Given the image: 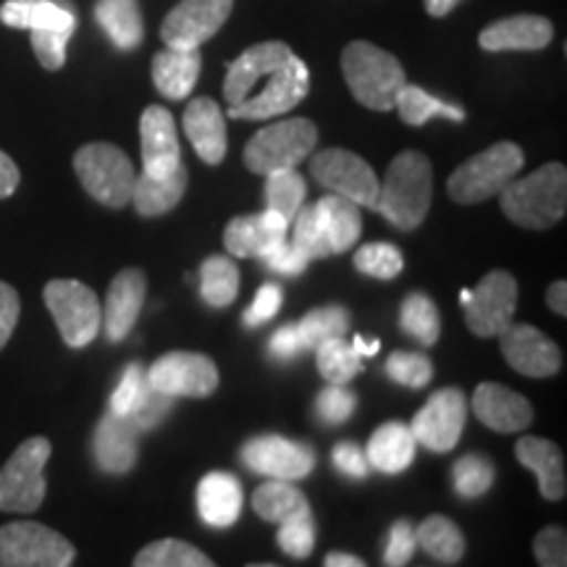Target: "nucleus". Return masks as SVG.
Returning a JSON list of instances; mask_svg holds the SVG:
<instances>
[{
    "mask_svg": "<svg viewBox=\"0 0 567 567\" xmlns=\"http://www.w3.org/2000/svg\"><path fill=\"white\" fill-rule=\"evenodd\" d=\"M318 142V126L310 118H284L264 126L245 147V163L252 174L268 176L281 168H295L310 158Z\"/></svg>",
    "mask_w": 567,
    "mask_h": 567,
    "instance_id": "7",
    "label": "nucleus"
},
{
    "mask_svg": "<svg viewBox=\"0 0 567 567\" xmlns=\"http://www.w3.org/2000/svg\"><path fill=\"white\" fill-rule=\"evenodd\" d=\"M465 308V323L476 337L492 339L513 323L517 310V281L507 271H492L471 289Z\"/></svg>",
    "mask_w": 567,
    "mask_h": 567,
    "instance_id": "13",
    "label": "nucleus"
},
{
    "mask_svg": "<svg viewBox=\"0 0 567 567\" xmlns=\"http://www.w3.org/2000/svg\"><path fill=\"white\" fill-rule=\"evenodd\" d=\"M0 21L11 30L27 32L76 30V13L63 0H6L0 6Z\"/></svg>",
    "mask_w": 567,
    "mask_h": 567,
    "instance_id": "26",
    "label": "nucleus"
},
{
    "mask_svg": "<svg viewBox=\"0 0 567 567\" xmlns=\"http://www.w3.org/2000/svg\"><path fill=\"white\" fill-rule=\"evenodd\" d=\"M352 347H354V352L360 354V358H373V354L379 352L381 342H379V339H373V342H365L363 337H354L352 339Z\"/></svg>",
    "mask_w": 567,
    "mask_h": 567,
    "instance_id": "62",
    "label": "nucleus"
},
{
    "mask_svg": "<svg viewBox=\"0 0 567 567\" xmlns=\"http://www.w3.org/2000/svg\"><path fill=\"white\" fill-rule=\"evenodd\" d=\"M417 547L429 551L436 563L457 565L465 555V536L450 517L431 515L415 530Z\"/></svg>",
    "mask_w": 567,
    "mask_h": 567,
    "instance_id": "34",
    "label": "nucleus"
},
{
    "mask_svg": "<svg viewBox=\"0 0 567 567\" xmlns=\"http://www.w3.org/2000/svg\"><path fill=\"white\" fill-rule=\"evenodd\" d=\"M153 389L168 396H210L218 389V368L197 352H168L147 368Z\"/></svg>",
    "mask_w": 567,
    "mask_h": 567,
    "instance_id": "16",
    "label": "nucleus"
},
{
    "mask_svg": "<svg viewBox=\"0 0 567 567\" xmlns=\"http://www.w3.org/2000/svg\"><path fill=\"white\" fill-rule=\"evenodd\" d=\"M19 179H21L19 166L9 158V155L0 151V200H6V197L17 193Z\"/></svg>",
    "mask_w": 567,
    "mask_h": 567,
    "instance_id": "58",
    "label": "nucleus"
},
{
    "mask_svg": "<svg viewBox=\"0 0 567 567\" xmlns=\"http://www.w3.org/2000/svg\"><path fill=\"white\" fill-rule=\"evenodd\" d=\"M200 51L166 48V51L153 55V84L168 101H184L187 95H193L195 84L200 80Z\"/></svg>",
    "mask_w": 567,
    "mask_h": 567,
    "instance_id": "28",
    "label": "nucleus"
},
{
    "mask_svg": "<svg viewBox=\"0 0 567 567\" xmlns=\"http://www.w3.org/2000/svg\"><path fill=\"white\" fill-rule=\"evenodd\" d=\"M386 375L400 386L423 389L434 379V363L421 352H392L386 360Z\"/></svg>",
    "mask_w": 567,
    "mask_h": 567,
    "instance_id": "44",
    "label": "nucleus"
},
{
    "mask_svg": "<svg viewBox=\"0 0 567 567\" xmlns=\"http://www.w3.org/2000/svg\"><path fill=\"white\" fill-rule=\"evenodd\" d=\"M534 557L542 567H565L567 565V534L565 528L549 526L536 536Z\"/></svg>",
    "mask_w": 567,
    "mask_h": 567,
    "instance_id": "52",
    "label": "nucleus"
},
{
    "mask_svg": "<svg viewBox=\"0 0 567 567\" xmlns=\"http://www.w3.org/2000/svg\"><path fill=\"white\" fill-rule=\"evenodd\" d=\"M310 176L329 193L342 195L354 205H365L373 210L375 200H379V176L368 166L365 158L344 151V147H329V151L313 155Z\"/></svg>",
    "mask_w": 567,
    "mask_h": 567,
    "instance_id": "11",
    "label": "nucleus"
},
{
    "mask_svg": "<svg viewBox=\"0 0 567 567\" xmlns=\"http://www.w3.org/2000/svg\"><path fill=\"white\" fill-rule=\"evenodd\" d=\"M515 455L538 478V488H542L544 499H563L567 488L565 457L555 442L538 436H523L515 446Z\"/></svg>",
    "mask_w": 567,
    "mask_h": 567,
    "instance_id": "27",
    "label": "nucleus"
},
{
    "mask_svg": "<svg viewBox=\"0 0 567 567\" xmlns=\"http://www.w3.org/2000/svg\"><path fill=\"white\" fill-rule=\"evenodd\" d=\"M342 74L354 101L371 111H392L396 92L408 84L402 63L365 40H354L344 48Z\"/></svg>",
    "mask_w": 567,
    "mask_h": 567,
    "instance_id": "4",
    "label": "nucleus"
},
{
    "mask_svg": "<svg viewBox=\"0 0 567 567\" xmlns=\"http://www.w3.org/2000/svg\"><path fill=\"white\" fill-rule=\"evenodd\" d=\"M555 38V27L547 17H536V13H517L488 24L478 34V45L488 53H505V51H544Z\"/></svg>",
    "mask_w": 567,
    "mask_h": 567,
    "instance_id": "22",
    "label": "nucleus"
},
{
    "mask_svg": "<svg viewBox=\"0 0 567 567\" xmlns=\"http://www.w3.org/2000/svg\"><path fill=\"white\" fill-rule=\"evenodd\" d=\"M268 352H271V358L281 360V363H287V360H295V358H300L302 352H308V347H305V342H302V334H300V329H297V323L281 326V329L271 337V342H268Z\"/></svg>",
    "mask_w": 567,
    "mask_h": 567,
    "instance_id": "56",
    "label": "nucleus"
},
{
    "mask_svg": "<svg viewBox=\"0 0 567 567\" xmlns=\"http://www.w3.org/2000/svg\"><path fill=\"white\" fill-rule=\"evenodd\" d=\"M147 295V279L140 268H124L111 281L109 297L103 305V326L109 342H124L137 323L142 305Z\"/></svg>",
    "mask_w": 567,
    "mask_h": 567,
    "instance_id": "20",
    "label": "nucleus"
},
{
    "mask_svg": "<svg viewBox=\"0 0 567 567\" xmlns=\"http://www.w3.org/2000/svg\"><path fill=\"white\" fill-rule=\"evenodd\" d=\"M400 326L417 344L434 347L439 334H442V318H439L436 302L423 292L408 295L400 310Z\"/></svg>",
    "mask_w": 567,
    "mask_h": 567,
    "instance_id": "37",
    "label": "nucleus"
},
{
    "mask_svg": "<svg viewBox=\"0 0 567 567\" xmlns=\"http://www.w3.org/2000/svg\"><path fill=\"white\" fill-rule=\"evenodd\" d=\"M502 210L523 229H551L567 210V172L563 163H547L538 172L509 179L499 193Z\"/></svg>",
    "mask_w": 567,
    "mask_h": 567,
    "instance_id": "3",
    "label": "nucleus"
},
{
    "mask_svg": "<svg viewBox=\"0 0 567 567\" xmlns=\"http://www.w3.org/2000/svg\"><path fill=\"white\" fill-rule=\"evenodd\" d=\"M137 431L124 417L105 413L92 436V457L111 476H124L137 463Z\"/></svg>",
    "mask_w": 567,
    "mask_h": 567,
    "instance_id": "24",
    "label": "nucleus"
},
{
    "mask_svg": "<svg viewBox=\"0 0 567 567\" xmlns=\"http://www.w3.org/2000/svg\"><path fill=\"white\" fill-rule=\"evenodd\" d=\"M310 90V71L287 42H258L226 66V116L266 122L297 109Z\"/></svg>",
    "mask_w": 567,
    "mask_h": 567,
    "instance_id": "1",
    "label": "nucleus"
},
{
    "mask_svg": "<svg viewBox=\"0 0 567 567\" xmlns=\"http://www.w3.org/2000/svg\"><path fill=\"white\" fill-rule=\"evenodd\" d=\"M467 421V396L463 389L446 386L431 394V400L417 410V415L410 423L415 442L423 444L425 450L444 455L452 452L463 436Z\"/></svg>",
    "mask_w": 567,
    "mask_h": 567,
    "instance_id": "12",
    "label": "nucleus"
},
{
    "mask_svg": "<svg viewBox=\"0 0 567 567\" xmlns=\"http://www.w3.org/2000/svg\"><path fill=\"white\" fill-rule=\"evenodd\" d=\"M452 484L463 499H478L494 484V465L484 455H465L452 467Z\"/></svg>",
    "mask_w": 567,
    "mask_h": 567,
    "instance_id": "43",
    "label": "nucleus"
},
{
    "mask_svg": "<svg viewBox=\"0 0 567 567\" xmlns=\"http://www.w3.org/2000/svg\"><path fill=\"white\" fill-rule=\"evenodd\" d=\"M331 460H334V467L342 476L347 478H365L368 476V457H365V450H360L354 442H339L334 446V452H331Z\"/></svg>",
    "mask_w": 567,
    "mask_h": 567,
    "instance_id": "55",
    "label": "nucleus"
},
{
    "mask_svg": "<svg viewBox=\"0 0 567 567\" xmlns=\"http://www.w3.org/2000/svg\"><path fill=\"white\" fill-rule=\"evenodd\" d=\"M423 3H425V11H429V17L442 19L446 13L455 11L463 0H423Z\"/></svg>",
    "mask_w": 567,
    "mask_h": 567,
    "instance_id": "60",
    "label": "nucleus"
},
{
    "mask_svg": "<svg viewBox=\"0 0 567 567\" xmlns=\"http://www.w3.org/2000/svg\"><path fill=\"white\" fill-rule=\"evenodd\" d=\"M415 549H417V538H415L413 523L396 520L394 526L389 528L386 549H384V565H389V567L408 565L410 559L415 557Z\"/></svg>",
    "mask_w": 567,
    "mask_h": 567,
    "instance_id": "51",
    "label": "nucleus"
},
{
    "mask_svg": "<svg viewBox=\"0 0 567 567\" xmlns=\"http://www.w3.org/2000/svg\"><path fill=\"white\" fill-rule=\"evenodd\" d=\"M137 567H210L213 559L205 557L193 544L179 542V538H161V542L147 544L145 549L134 557Z\"/></svg>",
    "mask_w": 567,
    "mask_h": 567,
    "instance_id": "40",
    "label": "nucleus"
},
{
    "mask_svg": "<svg viewBox=\"0 0 567 567\" xmlns=\"http://www.w3.org/2000/svg\"><path fill=\"white\" fill-rule=\"evenodd\" d=\"M292 221H295L292 245L297 247V250H302L310 260L329 258V255H331L329 243H326L321 226H318L313 205H302V208L297 210V216L292 218Z\"/></svg>",
    "mask_w": 567,
    "mask_h": 567,
    "instance_id": "45",
    "label": "nucleus"
},
{
    "mask_svg": "<svg viewBox=\"0 0 567 567\" xmlns=\"http://www.w3.org/2000/svg\"><path fill=\"white\" fill-rule=\"evenodd\" d=\"M289 221L271 208L255 216L231 218L224 231V245L234 258H260L274 252L281 243H287Z\"/></svg>",
    "mask_w": 567,
    "mask_h": 567,
    "instance_id": "19",
    "label": "nucleus"
},
{
    "mask_svg": "<svg viewBox=\"0 0 567 567\" xmlns=\"http://www.w3.org/2000/svg\"><path fill=\"white\" fill-rule=\"evenodd\" d=\"M74 172L84 193L105 208H124L132 203L134 174L132 158L111 142H90L74 153Z\"/></svg>",
    "mask_w": 567,
    "mask_h": 567,
    "instance_id": "5",
    "label": "nucleus"
},
{
    "mask_svg": "<svg viewBox=\"0 0 567 567\" xmlns=\"http://www.w3.org/2000/svg\"><path fill=\"white\" fill-rule=\"evenodd\" d=\"M32 48L38 61L48 71H59L66 63V45L74 38V32L69 30H48V32H30Z\"/></svg>",
    "mask_w": 567,
    "mask_h": 567,
    "instance_id": "50",
    "label": "nucleus"
},
{
    "mask_svg": "<svg viewBox=\"0 0 567 567\" xmlns=\"http://www.w3.org/2000/svg\"><path fill=\"white\" fill-rule=\"evenodd\" d=\"M95 21L118 51L130 53L142 45L145 21H142L140 0H97Z\"/></svg>",
    "mask_w": 567,
    "mask_h": 567,
    "instance_id": "32",
    "label": "nucleus"
},
{
    "mask_svg": "<svg viewBox=\"0 0 567 567\" xmlns=\"http://www.w3.org/2000/svg\"><path fill=\"white\" fill-rule=\"evenodd\" d=\"M434 197L431 161L417 151H405L389 163L384 182H379L375 208L400 231H413L425 221Z\"/></svg>",
    "mask_w": 567,
    "mask_h": 567,
    "instance_id": "2",
    "label": "nucleus"
},
{
    "mask_svg": "<svg viewBox=\"0 0 567 567\" xmlns=\"http://www.w3.org/2000/svg\"><path fill=\"white\" fill-rule=\"evenodd\" d=\"M305 197H308V184L295 168H281L266 176V208L281 213L289 224L305 205Z\"/></svg>",
    "mask_w": 567,
    "mask_h": 567,
    "instance_id": "39",
    "label": "nucleus"
},
{
    "mask_svg": "<svg viewBox=\"0 0 567 567\" xmlns=\"http://www.w3.org/2000/svg\"><path fill=\"white\" fill-rule=\"evenodd\" d=\"M239 292L237 264L224 255H210L200 268V295L210 308H229Z\"/></svg>",
    "mask_w": 567,
    "mask_h": 567,
    "instance_id": "36",
    "label": "nucleus"
},
{
    "mask_svg": "<svg viewBox=\"0 0 567 567\" xmlns=\"http://www.w3.org/2000/svg\"><path fill=\"white\" fill-rule=\"evenodd\" d=\"M394 109L400 111V118L410 126H423L429 124L431 118H450V122H465V111L460 105L439 101L436 95L425 92L423 87H415V84H405L400 92H396Z\"/></svg>",
    "mask_w": 567,
    "mask_h": 567,
    "instance_id": "35",
    "label": "nucleus"
},
{
    "mask_svg": "<svg viewBox=\"0 0 567 567\" xmlns=\"http://www.w3.org/2000/svg\"><path fill=\"white\" fill-rule=\"evenodd\" d=\"M45 305L51 310L61 339L71 350H82L101 334L103 305L87 284L76 279H53L45 284Z\"/></svg>",
    "mask_w": 567,
    "mask_h": 567,
    "instance_id": "9",
    "label": "nucleus"
},
{
    "mask_svg": "<svg viewBox=\"0 0 567 567\" xmlns=\"http://www.w3.org/2000/svg\"><path fill=\"white\" fill-rule=\"evenodd\" d=\"M245 505L243 484L226 471H213L197 484V513L210 528H231Z\"/></svg>",
    "mask_w": 567,
    "mask_h": 567,
    "instance_id": "25",
    "label": "nucleus"
},
{
    "mask_svg": "<svg viewBox=\"0 0 567 567\" xmlns=\"http://www.w3.org/2000/svg\"><path fill=\"white\" fill-rule=\"evenodd\" d=\"M19 310H21V302H19L17 289H13L11 284L0 281V350L9 344L13 329H17Z\"/></svg>",
    "mask_w": 567,
    "mask_h": 567,
    "instance_id": "57",
    "label": "nucleus"
},
{
    "mask_svg": "<svg viewBox=\"0 0 567 567\" xmlns=\"http://www.w3.org/2000/svg\"><path fill=\"white\" fill-rule=\"evenodd\" d=\"M234 0H182L163 19L161 40L166 48L200 51L203 42H208L226 24Z\"/></svg>",
    "mask_w": 567,
    "mask_h": 567,
    "instance_id": "14",
    "label": "nucleus"
},
{
    "mask_svg": "<svg viewBox=\"0 0 567 567\" xmlns=\"http://www.w3.org/2000/svg\"><path fill=\"white\" fill-rule=\"evenodd\" d=\"M473 413L496 434L526 431L534 421V408L523 394L505 384H481L473 394Z\"/></svg>",
    "mask_w": 567,
    "mask_h": 567,
    "instance_id": "21",
    "label": "nucleus"
},
{
    "mask_svg": "<svg viewBox=\"0 0 567 567\" xmlns=\"http://www.w3.org/2000/svg\"><path fill=\"white\" fill-rule=\"evenodd\" d=\"M547 305L555 310L557 316H567V284L565 281H555L547 292Z\"/></svg>",
    "mask_w": 567,
    "mask_h": 567,
    "instance_id": "59",
    "label": "nucleus"
},
{
    "mask_svg": "<svg viewBox=\"0 0 567 567\" xmlns=\"http://www.w3.org/2000/svg\"><path fill=\"white\" fill-rule=\"evenodd\" d=\"M354 268H358L360 274L371 276V279L389 281L402 274V268H405V258H402V252L396 250L394 245L371 243V245H363L358 252H354Z\"/></svg>",
    "mask_w": 567,
    "mask_h": 567,
    "instance_id": "42",
    "label": "nucleus"
},
{
    "mask_svg": "<svg viewBox=\"0 0 567 567\" xmlns=\"http://www.w3.org/2000/svg\"><path fill=\"white\" fill-rule=\"evenodd\" d=\"M172 408H174V396H168V394L158 392V389L147 386V392L142 394L140 405L134 408L132 413L124 417V421L130 423L137 434H145V431L155 429L163 417L172 413Z\"/></svg>",
    "mask_w": 567,
    "mask_h": 567,
    "instance_id": "47",
    "label": "nucleus"
},
{
    "mask_svg": "<svg viewBox=\"0 0 567 567\" xmlns=\"http://www.w3.org/2000/svg\"><path fill=\"white\" fill-rule=\"evenodd\" d=\"M268 271L281 274V276H300L308 268L310 258L302 250H297L292 243H281L274 252H268L264 258Z\"/></svg>",
    "mask_w": 567,
    "mask_h": 567,
    "instance_id": "54",
    "label": "nucleus"
},
{
    "mask_svg": "<svg viewBox=\"0 0 567 567\" xmlns=\"http://www.w3.org/2000/svg\"><path fill=\"white\" fill-rule=\"evenodd\" d=\"M323 565L326 567H363L365 563L354 555H344V551H331V555H326Z\"/></svg>",
    "mask_w": 567,
    "mask_h": 567,
    "instance_id": "61",
    "label": "nucleus"
},
{
    "mask_svg": "<svg viewBox=\"0 0 567 567\" xmlns=\"http://www.w3.org/2000/svg\"><path fill=\"white\" fill-rule=\"evenodd\" d=\"M316 218L321 226L331 255H342L360 239L363 231V218H360V205L347 200L342 195H326L316 205Z\"/></svg>",
    "mask_w": 567,
    "mask_h": 567,
    "instance_id": "30",
    "label": "nucleus"
},
{
    "mask_svg": "<svg viewBox=\"0 0 567 567\" xmlns=\"http://www.w3.org/2000/svg\"><path fill=\"white\" fill-rule=\"evenodd\" d=\"M354 408H358V396H354L344 384H329L316 400L318 417L329 425H342L350 421Z\"/></svg>",
    "mask_w": 567,
    "mask_h": 567,
    "instance_id": "48",
    "label": "nucleus"
},
{
    "mask_svg": "<svg viewBox=\"0 0 567 567\" xmlns=\"http://www.w3.org/2000/svg\"><path fill=\"white\" fill-rule=\"evenodd\" d=\"M526 155L515 142H496L488 151L467 158L446 182V193L460 205H478L499 195L520 174Z\"/></svg>",
    "mask_w": 567,
    "mask_h": 567,
    "instance_id": "6",
    "label": "nucleus"
},
{
    "mask_svg": "<svg viewBox=\"0 0 567 567\" xmlns=\"http://www.w3.org/2000/svg\"><path fill=\"white\" fill-rule=\"evenodd\" d=\"M239 457H243V463L250 467L252 473H258V476L281 481L308 478L316 467L313 446L292 442V439H284L276 434H264L245 442Z\"/></svg>",
    "mask_w": 567,
    "mask_h": 567,
    "instance_id": "15",
    "label": "nucleus"
},
{
    "mask_svg": "<svg viewBox=\"0 0 567 567\" xmlns=\"http://www.w3.org/2000/svg\"><path fill=\"white\" fill-rule=\"evenodd\" d=\"M279 547L287 551L289 557L302 559L308 557L316 547V523L313 517H297V520H287L279 526Z\"/></svg>",
    "mask_w": 567,
    "mask_h": 567,
    "instance_id": "49",
    "label": "nucleus"
},
{
    "mask_svg": "<svg viewBox=\"0 0 567 567\" xmlns=\"http://www.w3.org/2000/svg\"><path fill=\"white\" fill-rule=\"evenodd\" d=\"M502 354L517 373L528 379H549L563 368V352L530 323H509L499 334Z\"/></svg>",
    "mask_w": 567,
    "mask_h": 567,
    "instance_id": "17",
    "label": "nucleus"
},
{
    "mask_svg": "<svg viewBox=\"0 0 567 567\" xmlns=\"http://www.w3.org/2000/svg\"><path fill=\"white\" fill-rule=\"evenodd\" d=\"M284 305V292L281 287H276V284H264V287L258 289V295H255V300L250 308L245 310L243 321L247 329H258V326H264L276 318V313L281 310Z\"/></svg>",
    "mask_w": 567,
    "mask_h": 567,
    "instance_id": "53",
    "label": "nucleus"
},
{
    "mask_svg": "<svg viewBox=\"0 0 567 567\" xmlns=\"http://www.w3.org/2000/svg\"><path fill=\"white\" fill-rule=\"evenodd\" d=\"M316 360H318V373L323 375L329 384H347L363 368V358L354 352V347L347 342L344 337L326 339L316 347Z\"/></svg>",
    "mask_w": 567,
    "mask_h": 567,
    "instance_id": "38",
    "label": "nucleus"
},
{
    "mask_svg": "<svg viewBox=\"0 0 567 567\" xmlns=\"http://www.w3.org/2000/svg\"><path fill=\"white\" fill-rule=\"evenodd\" d=\"M297 329H300L305 347L316 350L326 339L347 334V329H350V313L344 308H339V305H329V308H318L313 313L305 316L297 323Z\"/></svg>",
    "mask_w": 567,
    "mask_h": 567,
    "instance_id": "41",
    "label": "nucleus"
},
{
    "mask_svg": "<svg viewBox=\"0 0 567 567\" xmlns=\"http://www.w3.org/2000/svg\"><path fill=\"white\" fill-rule=\"evenodd\" d=\"M184 132L193 142L195 153L208 166H218L226 158L229 142H226V116L210 97H195L184 111Z\"/></svg>",
    "mask_w": 567,
    "mask_h": 567,
    "instance_id": "23",
    "label": "nucleus"
},
{
    "mask_svg": "<svg viewBox=\"0 0 567 567\" xmlns=\"http://www.w3.org/2000/svg\"><path fill=\"white\" fill-rule=\"evenodd\" d=\"M415 436L405 423H384L373 431L371 442H368L365 457L368 465L375 467L379 473L386 476H396V473L408 471L415 460Z\"/></svg>",
    "mask_w": 567,
    "mask_h": 567,
    "instance_id": "29",
    "label": "nucleus"
},
{
    "mask_svg": "<svg viewBox=\"0 0 567 567\" xmlns=\"http://www.w3.org/2000/svg\"><path fill=\"white\" fill-rule=\"evenodd\" d=\"M147 386H151V381H147L145 368H142L140 363L126 365L122 381H118L116 389H113V394H111V410H109V413L118 415V417L130 415L132 410L140 405L142 394L147 392Z\"/></svg>",
    "mask_w": 567,
    "mask_h": 567,
    "instance_id": "46",
    "label": "nucleus"
},
{
    "mask_svg": "<svg viewBox=\"0 0 567 567\" xmlns=\"http://www.w3.org/2000/svg\"><path fill=\"white\" fill-rule=\"evenodd\" d=\"M53 446L45 436H32L17 446L9 463L0 467V509L34 513L45 499V465Z\"/></svg>",
    "mask_w": 567,
    "mask_h": 567,
    "instance_id": "8",
    "label": "nucleus"
},
{
    "mask_svg": "<svg viewBox=\"0 0 567 567\" xmlns=\"http://www.w3.org/2000/svg\"><path fill=\"white\" fill-rule=\"evenodd\" d=\"M252 507L266 523H276V526L310 515L308 496L292 486V481L281 478H268L264 486H258L252 496Z\"/></svg>",
    "mask_w": 567,
    "mask_h": 567,
    "instance_id": "33",
    "label": "nucleus"
},
{
    "mask_svg": "<svg viewBox=\"0 0 567 567\" xmlns=\"http://www.w3.org/2000/svg\"><path fill=\"white\" fill-rule=\"evenodd\" d=\"M142 174L166 176L182 166V145L176 122L163 105H147L140 118Z\"/></svg>",
    "mask_w": 567,
    "mask_h": 567,
    "instance_id": "18",
    "label": "nucleus"
},
{
    "mask_svg": "<svg viewBox=\"0 0 567 567\" xmlns=\"http://www.w3.org/2000/svg\"><path fill=\"white\" fill-rule=\"evenodd\" d=\"M74 559V544L59 530L32 520L0 528V567H69Z\"/></svg>",
    "mask_w": 567,
    "mask_h": 567,
    "instance_id": "10",
    "label": "nucleus"
},
{
    "mask_svg": "<svg viewBox=\"0 0 567 567\" xmlns=\"http://www.w3.org/2000/svg\"><path fill=\"white\" fill-rule=\"evenodd\" d=\"M187 168L184 163L176 172L166 174V176H151V174H140L134 179V189H132V203L137 208L140 216L153 218V216H163V213L174 210L179 200L187 193Z\"/></svg>",
    "mask_w": 567,
    "mask_h": 567,
    "instance_id": "31",
    "label": "nucleus"
}]
</instances>
